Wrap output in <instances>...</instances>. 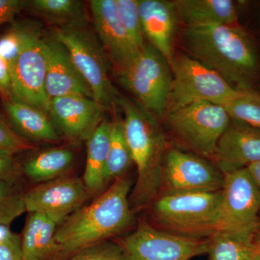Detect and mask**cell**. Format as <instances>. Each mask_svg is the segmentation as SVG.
Wrapping results in <instances>:
<instances>
[{"label": "cell", "mask_w": 260, "mask_h": 260, "mask_svg": "<svg viewBox=\"0 0 260 260\" xmlns=\"http://www.w3.org/2000/svg\"><path fill=\"white\" fill-rule=\"evenodd\" d=\"M191 57L240 91H252L259 63L254 43L239 25L186 27L181 37Z\"/></svg>", "instance_id": "1"}, {"label": "cell", "mask_w": 260, "mask_h": 260, "mask_svg": "<svg viewBox=\"0 0 260 260\" xmlns=\"http://www.w3.org/2000/svg\"><path fill=\"white\" fill-rule=\"evenodd\" d=\"M131 188L129 178H118L91 204L82 207L58 225L57 260L68 259L80 249L107 241L129 228L134 219L129 203Z\"/></svg>", "instance_id": "2"}, {"label": "cell", "mask_w": 260, "mask_h": 260, "mask_svg": "<svg viewBox=\"0 0 260 260\" xmlns=\"http://www.w3.org/2000/svg\"><path fill=\"white\" fill-rule=\"evenodd\" d=\"M117 103L124 114V134L138 173L129 195L134 211L150 206L160 194L169 146L165 133L151 114L126 98L119 97Z\"/></svg>", "instance_id": "3"}, {"label": "cell", "mask_w": 260, "mask_h": 260, "mask_svg": "<svg viewBox=\"0 0 260 260\" xmlns=\"http://www.w3.org/2000/svg\"><path fill=\"white\" fill-rule=\"evenodd\" d=\"M220 190L160 194L150 206L158 229L208 239L220 231Z\"/></svg>", "instance_id": "4"}, {"label": "cell", "mask_w": 260, "mask_h": 260, "mask_svg": "<svg viewBox=\"0 0 260 260\" xmlns=\"http://www.w3.org/2000/svg\"><path fill=\"white\" fill-rule=\"evenodd\" d=\"M231 118L223 106L198 102L169 112L167 124L174 139L194 155L213 160Z\"/></svg>", "instance_id": "5"}, {"label": "cell", "mask_w": 260, "mask_h": 260, "mask_svg": "<svg viewBox=\"0 0 260 260\" xmlns=\"http://www.w3.org/2000/svg\"><path fill=\"white\" fill-rule=\"evenodd\" d=\"M167 59L150 44H145L125 66L116 70L121 85L146 112L160 115L167 109L172 75Z\"/></svg>", "instance_id": "6"}, {"label": "cell", "mask_w": 260, "mask_h": 260, "mask_svg": "<svg viewBox=\"0 0 260 260\" xmlns=\"http://www.w3.org/2000/svg\"><path fill=\"white\" fill-rule=\"evenodd\" d=\"M170 67L173 76L167 108L169 112L198 102L223 106L240 92L190 56H174Z\"/></svg>", "instance_id": "7"}, {"label": "cell", "mask_w": 260, "mask_h": 260, "mask_svg": "<svg viewBox=\"0 0 260 260\" xmlns=\"http://www.w3.org/2000/svg\"><path fill=\"white\" fill-rule=\"evenodd\" d=\"M53 36L68 49L75 66L91 89L94 100L105 110L112 107L119 97L109 78L110 61L95 34L85 26L54 28Z\"/></svg>", "instance_id": "8"}, {"label": "cell", "mask_w": 260, "mask_h": 260, "mask_svg": "<svg viewBox=\"0 0 260 260\" xmlns=\"http://www.w3.org/2000/svg\"><path fill=\"white\" fill-rule=\"evenodd\" d=\"M47 58L44 38L35 25L24 24L23 45L10 64L11 96L49 115L50 100L46 93Z\"/></svg>", "instance_id": "9"}, {"label": "cell", "mask_w": 260, "mask_h": 260, "mask_svg": "<svg viewBox=\"0 0 260 260\" xmlns=\"http://www.w3.org/2000/svg\"><path fill=\"white\" fill-rule=\"evenodd\" d=\"M119 244L129 260H189L207 254L209 240L172 234L143 220Z\"/></svg>", "instance_id": "10"}, {"label": "cell", "mask_w": 260, "mask_h": 260, "mask_svg": "<svg viewBox=\"0 0 260 260\" xmlns=\"http://www.w3.org/2000/svg\"><path fill=\"white\" fill-rule=\"evenodd\" d=\"M223 182V174L213 162L169 147L164 161L159 195L218 191L221 190Z\"/></svg>", "instance_id": "11"}, {"label": "cell", "mask_w": 260, "mask_h": 260, "mask_svg": "<svg viewBox=\"0 0 260 260\" xmlns=\"http://www.w3.org/2000/svg\"><path fill=\"white\" fill-rule=\"evenodd\" d=\"M220 231L259 229L260 190L246 168L223 173Z\"/></svg>", "instance_id": "12"}, {"label": "cell", "mask_w": 260, "mask_h": 260, "mask_svg": "<svg viewBox=\"0 0 260 260\" xmlns=\"http://www.w3.org/2000/svg\"><path fill=\"white\" fill-rule=\"evenodd\" d=\"M89 193L83 179L63 176L29 189L24 202L26 212L44 214L60 225L83 207Z\"/></svg>", "instance_id": "13"}, {"label": "cell", "mask_w": 260, "mask_h": 260, "mask_svg": "<svg viewBox=\"0 0 260 260\" xmlns=\"http://www.w3.org/2000/svg\"><path fill=\"white\" fill-rule=\"evenodd\" d=\"M104 111L93 99L66 95L51 99L49 116L57 133L80 143L88 140L104 120Z\"/></svg>", "instance_id": "14"}, {"label": "cell", "mask_w": 260, "mask_h": 260, "mask_svg": "<svg viewBox=\"0 0 260 260\" xmlns=\"http://www.w3.org/2000/svg\"><path fill=\"white\" fill-rule=\"evenodd\" d=\"M89 5L95 35L116 71L128 64L141 49L123 27L115 0H91Z\"/></svg>", "instance_id": "15"}, {"label": "cell", "mask_w": 260, "mask_h": 260, "mask_svg": "<svg viewBox=\"0 0 260 260\" xmlns=\"http://www.w3.org/2000/svg\"><path fill=\"white\" fill-rule=\"evenodd\" d=\"M259 160L260 129L231 119L218 140L212 161L223 174Z\"/></svg>", "instance_id": "16"}, {"label": "cell", "mask_w": 260, "mask_h": 260, "mask_svg": "<svg viewBox=\"0 0 260 260\" xmlns=\"http://www.w3.org/2000/svg\"><path fill=\"white\" fill-rule=\"evenodd\" d=\"M47 68L46 93L49 100L66 95L93 99V92L75 66L66 47L53 36L46 39Z\"/></svg>", "instance_id": "17"}, {"label": "cell", "mask_w": 260, "mask_h": 260, "mask_svg": "<svg viewBox=\"0 0 260 260\" xmlns=\"http://www.w3.org/2000/svg\"><path fill=\"white\" fill-rule=\"evenodd\" d=\"M138 5L144 37L172 64L173 38L178 18L174 2L138 0Z\"/></svg>", "instance_id": "18"}, {"label": "cell", "mask_w": 260, "mask_h": 260, "mask_svg": "<svg viewBox=\"0 0 260 260\" xmlns=\"http://www.w3.org/2000/svg\"><path fill=\"white\" fill-rule=\"evenodd\" d=\"M3 107L7 121L23 139L31 143L59 141V134L45 112L13 97L5 98Z\"/></svg>", "instance_id": "19"}, {"label": "cell", "mask_w": 260, "mask_h": 260, "mask_svg": "<svg viewBox=\"0 0 260 260\" xmlns=\"http://www.w3.org/2000/svg\"><path fill=\"white\" fill-rule=\"evenodd\" d=\"M21 238L23 260H57L58 223L47 215L28 213Z\"/></svg>", "instance_id": "20"}, {"label": "cell", "mask_w": 260, "mask_h": 260, "mask_svg": "<svg viewBox=\"0 0 260 260\" xmlns=\"http://www.w3.org/2000/svg\"><path fill=\"white\" fill-rule=\"evenodd\" d=\"M178 17L186 27L238 25L237 9L231 0L174 1Z\"/></svg>", "instance_id": "21"}, {"label": "cell", "mask_w": 260, "mask_h": 260, "mask_svg": "<svg viewBox=\"0 0 260 260\" xmlns=\"http://www.w3.org/2000/svg\"><path fill=\"white\" fill-rule=\"evenodd\" d=\"M112 122L104 119L87 142V157L83 181L90 193L102 191L107 185L106 166L110 144Z\"/></svg>", "instance_id": "22"}, {"label": "cell", "mask_w": 260, "mask_h": 260, "mask_svg": "<svg viewBox=\"0 0 260 260\" xmlns=\"http://www.w3.org/2000/svg\"><path fill=\"white\" fill-rule=\"evenodd\" d=\"M28 9L56 28H81L88 25L85 5L79 0H30Z\"/></svg>", "instance_id": "23"}, {"label": "cell", "mask_w": 260, "mask_h": 260, "mask_svg": "<svg viewBox=\"0 0 260 260\" xmlns=\"http://www.w3.org/2000/svg\"><path fill=\"white\" fill-rule=\"evenodd\" d=\"M259 229L219 231L208 238V260H253Z\"/></svg>", "instance_id": "24"}, {"label": "cell", "mask_w": 260, "mask_h": 260, "mask_svg": "<svg viewBox=\"0 0 260 260\" xmlns=\"http://www.w3.org/2000/svg\"><path fill=\"white\" fill-rule=\"evenodd\" d=\"M74 160V153L70 149H47L25 161L23 172L30 180L41 184L64 176Z\"/></svg>", "instance_id": "25"}, {"label": "cell", "mask_w": 260, "mask_h": 260, "mask_svg": "<svg viewBox=\"0 0 260 260\" xmlns=\"http://www.w3.org/2000/svg\"><path fill=\"white\" fill-rule=\"evenodd\" d=\"M133 164L131 153L125 134L122 121H114L111 126L110 144L106 166L105 179L109 181H115L124 176Z\"/></svg>", "instance_id": "26"}, {"label": "cell", "mask_w": 260, "mask_h": 260, "mask_svg": "<svg viewBox=\"0 0 260 260\" xmlns=\"http://www.w3.org/2000/svg\"><path fill=\"white\" fill-rule=\"evenodd\" d=\"M231 119L260 129V95L240 91L223 105Z\"/></svg>", "instance_id": "27"}, {"label": "cell", "mask_w": 260, "mask_h": 260, "mask_svg": "<svg viewBox=\"0 0 260 260\" xmlns=\"http://www.w3.org/2000/svg\"><path fill=\"white\" fill-rule=\"evenodd\" d=\"M26 212L24 193L18 183L0 181V224L10 223Z\"/></svg>", "instance_id": "28"}, {"label": "cell", "mask_w": 260, "mask_h": 260, "mask_svg": "<svg viewBox=\"0 0 260 260\" xmlns=\"http://www.w3.org/2000/svg\"><path fill=\"white\" fill-rule=\"evenodd\" d=\"M116 11L123 27L132 40L142 49L145 45L138 0H115Z\"/></svg>", "instance_id": "29"}, {"label": "cell", "mask_w": 260, "mask_h": 260, "mask_svg": "<svg viewBox=\"0 0 260 260\" xmlns=\"http://www.w3.org/2000/svg\"><path fill=\"white\" fill-rule=\"evenodd\" d=\"M65 260H129L119 243L104 242L80 249Z\"/></svg>", "instance_id": "30"}, {"label": "cell", "mask_w": 260, "mask_h": 260, "mask_svg": "<svg viewBox=\"0 0 260 260\" xmlns=\"http://www.w3.org/2000/svg\"><path fill=\"white\" fill-rule=\"evenodd\" d=\"M35 148L32 143L19 136L8 121L0 115V155L13 157L15 154L34 150Z\"/></svg>", "instance_id": "31"}, {"label": "cell", "mask_w": 260, "mask_h": 260, "mask_svg": "<svg viewBox=\"0 0 260 260\" xmlns=\"http://www.w3.org/2000/svg\"><path fill=\"white\" fill-rule=\"evenodd\" d=\"M23 36L24 24H20L14 25L0 37V56L8 63L9 67L21 49Z\"/></svg>", "instance_id": "32"}, {"label": "cell", "mask_w": 260, "mask_h": 260, "mask_svg": "<svg viewBox=\"0 0 260 260\" xmlns=\"http://www.w3.org/2000/svg\"><path fill=\"white\" fill-rule=\"evenodd\" d=\"M25 4L26 1L22 0H0V25L13 22Z\"/></svg>", "instance_id": "33"}, {"label": "cell", "mask_w": 260, "mask_h": 260, "mask_svg": "<svg viewBox=\"0 0 260 260\" xmlns=\"http://www.w3.org/2000/svg\"><path fill=\"white\" fill-rule=\"evenodd\" d=\"M20 169L13 157L0 155V181L18 183Z\"/></svg>", "instance_id": "34"}, {"label": "cell", "mask_w": 260, "mask_h": 260, "mask_svg": "<svg viewBox=\"0 0 260 260\" xmlns=\"http://www.w3.org/2000/svg\"><path fill=\"white\" fill-rule=\"evenodd\" d=\"M0 260H23L21 238L18 234L8 242L0 243Z\"/></svg>", "instance_id": "35"}, {"label": "cell", "mask_w": 260, "mask_h": 260, "mask_svg": "<svg viewBox=\"0 0 260 260\" xmlns=\"http://www.w3.org/2000/svg\"><path fill=\"white\" fill-rule=\"evenodd\" d=\"M0 88L5 98L11 96V76L9 64L0 56Z\"/></svg>", "instance_id": "36"}, {"label": "cell", "mask_w": 260, "mask_h": 260, "mask_svg": "<svg viewBox=\"0 0 260 260\" xmlns=\"http://www.w3.org/2000/svg\"><path fill=\"white\" fill-rule=\"evenodd\" d=\"M246 169L249 171L253 180L256 183V186L260 190V160L251 164Z\"/></svg>", "instance_id": "37"}, {"label": "cell", "mask_w": 260, "mask_h": 260, "mask_svg": "<svg viewBox=\"0 0 260 260\" xmlns=\"http://www.w3.org/2000/svg\"><path fill=\"white\" fill-rule=\"evenodd\" d=\"M17 234L12 232L10 225L0 224V243L8 242L16 237Z\"/></svg>", "instance_id": "38"}, {"label": "cell", "mask_w": 260, "mask_h": 260, "mask_svg": "<svg viewBox=\"0 0 260 260\" xmlns=\"http://www.w3.org/2000/svg\"><path fill=\"white\" fill-rule=\"evenodd\" d=\"M253 260H260V243L256 242L255 251Z\"/></svg>", "instance_id": "39"}, {"label": "cell", "mask_w": 260, "mask_h": 260, "mask_svg": "<svg viewBox=\"0 0 260 260\" xmlns=\"http://www.w3.org/2000/svg\"><path fill=\"white\" fill-rule=\"evenodd\" d=\"M256 242L260 243V231H258L256 234Z\"/></svg>", "instance_id": "40"}, {"label": "cell", "mask_w": 260, "mask_h": 260, "mask_svg": "<svg viewBox=\"0 0 260 260\" xmlns=\"http://www.w3.org/2000/svg\"><path fill=\"white\" fill-rule=\"evenodd\" d=\"M0 93H2V90H1V88H0Z\"/></svg>", "instance_id": "41"}]
</instances>
